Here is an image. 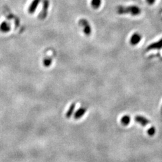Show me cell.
<instances>
[{
	"instance_id": "obj_1",
	"label": "cell",
	"mask_w": 162,
	"mask_h": 162,
	"mask_svg": "<svg viewBox=\"0 0 162 162\" xmlns=\"http://www.w3.org/2000/svg\"><path fill=\"white\" fill-rule=\"evenodd\" d=\"M117 12L120 14H130L133 16H137L139 15L141 12L140 8L136 6H130L128 7H124V6H119L117 10Z\"/></svg>"
},
{
	"instance_id": "obj_2",
	"label": "cell",
	"mask_w": 162,
	"mask_h": 162,
	"mask_svg": "<svg viewBox=\"0 0 162 162\" xmlns=\"http://www.w3.org/2000/svg\"><path fill=\"white\" fill-rule=\"evenodd\" d=\"M79 24L80 27L83 28L85 34H86V36H89L90 33H91V28H90V26L88 24V21L85 20V19H81L79 21Z\"/></svg>"
},
{
	"instance_id": "obj_3",
	"label": "cell",
	"mask_w": 162,
	"mask_h": 162,
	"mask_svg": "<svg viewBox=\"0 0 162 162\" xmlns=\"http://www.w3.org/2000/svg\"><path fill=\"white\" fill-rule=\"evenodd\" d=\"M49 6V0H43V8L41 10V12L39 15V18L41 20H43L46 18L47 15V11H48Z\"/></svg>"
},
{
	"instance_id": "obj_4",
	"label": "cell",
	"mask_w": 162,
	"mask_h": 162,
	"mask_svg": "<svg viewBox=\"0 0 162 162\" xmlns=\"http://www.w3.org/2000/svg\"><path fill=\"white\" fill-rule=\"evenodd\" d=\"M141 39L142 36L138 32H135V33H134L132 35L130 40V43L132 45H137L141 41Z\"/></svg>"
},
{
	"instance_id": "obj_5",
	"label": "cell",
	"mask_w": 162,
	"mask_h": 162,
	"mask_svg": "<svg viewBox=\"0 0 162 162\" xmlns=\"http://www.w3.org/2000/svg\"><path fill=\"white\" fill-rule=\"evenodd\" d=\"M135 120L137 123H139V124L141 125L142 126H146L149 124L150 122L149 120H148L147 118L143 117V116H137L135 118Z\"/></svg>"
},
{
	"instance_id": "obj_6",
	"label": "cell",
	"mask_w": 162,
	"mask_h": 162,
	"mask_svg": "<svg viewBox=\"0 0 162 162\" xmlns=\"http://www.w3.org/2000/svg\"><path fill=\"white\" fill-rule=\"evenodd\" d=\"M41 0H32L31 2V5H30L29 8V12L30 14H33L35 12V10L37 8Z\"/></svg>"
},
{
	"instance_id": "obj_7",
	"label": "cell",
	"mask_w": 162,
	"mask_h": 162,
	"mask_svg": "<svg viewBox=\"0 0 162 162\" xmlns=\"http://www.w3.org/2000/svg\"><path fill=\"white\" fill-rule=\"evenodd\" d=\"M161 48H162V39L157 42H155L151 44L147 47V51L151 50V49H160Z\"/></svg>"
},
{
	"instance_id": "obj_8",
	"label": "cell",
	"mask_w": 162,
	"mask_h": 162,
	"mask_svg": "<svg viewBox=\"0 0 162 162\" xmlns=\"http://www.w3.org/2000/svg\"><path fill=\"white\" fill-rule=\"evenodd\" d=\"M10 30V26L9 24L6 22H3L1 25H0V31L2 32H8Z\"/></svg>"
},
{
	"instance_id": "obj_9",
	"label": "cell",
	"mask_w": 162,
	"mask_h": 162,
	"mask_svg": "<svg viewBox=\"0 0 162 162\" xmlns=\"http://www.w3.org/2000/svg\"><path fill=\"white\" fill-rule=\"evenodd\" d=\"M85 112H86V109L85 107H81L79 109H78L76 112L75 113L74 118L76 119V120L81 118L82 116L85 114Z\"/></svg>"
},
{
	"instance_id": "obj_10",
	"label": "cell",
	"mask_w": 162,
	"mask_h": 162,
	"mask_svg": "<svg viewBox=\"0 0 162 162\" xmlns=\"http://www.w3.org/2000/svg\"><path fill=\"white\" fill-rule=\"evenodd\" d=\"M130 122V117L128 115L124 116L121 119V123L124 126H128Z\"/></svg>"
},
{
	"instance_id": "obj_11",
	"label": "cell",
	"mask_w": 162,
	"mask_h": 162,
	"mask_svg": "<svg viewBox=\"0 0 162 162\" xmlns=\"http://www.w3.org/2000/svg\"><path fill=\"white\" fill-rule=\"evenodd\" d=\"M101 4V0H91L90 4L93 9H98L100 7Z\"/></svg>"
},
{
	"instance_id": "obj_12",
	"label": "cell",
	"mask_w": 162,
	"mask_h": 162,
	"mask_svg": "<svg viewBox=\"0 0 162 162\" xmlns=\"http://www.w3.org/2000/svg\"><path fill=\"white\" fill-rule=\"evenodd\" d=\"M74 108H75V103H72V104L70 106V107H69L68 112H67L66 113V116L67 118H69L71 116H72V114H73V112H74Z\"/></svg>"
},
{
	"instance_id": "obj_13",
	"label": "cell",
	"mask_w": 162,
	"mask_h": 162,
	"mask_svg": "<svg viewBox=\"0 0 162 162\" xmlns=\"http://www.w3.org/2000/svg\"><path fill=\"white\" fill-rule=\"evenodd\" d=\"M51 62H52V60H51V58L49 57H47L44 58L43 61V64L44 65V66L45 67H49L50 65L51 64Z\"/></svg>"
},
{
	"instance_id": "obj_14",
	"label": "cell",
	"mask_w": 162,
	"mask_h": 162,
	"mask_svg": "<svg viewBox=\"0 0 162 162\" xmlns=\"http://www.w3.org/2000/svg\"><path fill=\"white\" fill-rule=\"evenodd\" d=\"M147 133H148V135L150 136V137H152V136L154 135L155 133V127L151 126V128H149L148 130H147Z\"/></svg>"
},
{
	"instance_id": "obj_15",
	"label": "cell",
	"mask_w": 162,
	"mask_h": 162,
	"mask_svg": "<svg viewBox=\"0 0 162 162\" xmlns=\"http://www.w3.org/2000/svg\"><path fill=\"white\" fill-rule=\"evenodd\" d=\"M147 3L149 4V5H152L155 3V0H147Z\"/></svg>"
},
{
	"instance_id": "obj_16",
	"label": "cell",
	"mask_w": 162,
	"mask_h": 162,
	"mask_svg": "<svg viewBox=\"0 0 162 162\" xmlns=\"http://www.w3.org/2000/svg\"><path fill=\"white\" fill-rule=\"evenodd\" d=\"M161 114H162V107H161Z\"/></svg>"
}]
</instances>
